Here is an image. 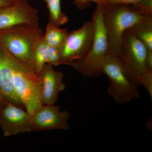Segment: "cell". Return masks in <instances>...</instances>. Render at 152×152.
I'll list each match as a JSON object with an SVG mask.
<instances>
[{
    "instance_id": "cell-1",
    "label": "cell",
    "mask_w": 152,
    "mask_h": 152,
    "mask_svg": "<svg viewBox=\"0 0 152 152\" xmlns=\"http://www.w3.org/2000/svg\"><path fill=\"white\" fill-rule=\"evenodd\" d=\"M128 76L145 87L152 97V55L141 41L129 29L123 35L119 57Z\"/></svg>"
},
{
    "instance_id": "cell-2",
    "label": "cell",
    "mask_w": 152,
    "mask_h": 152,
    "mask_svg": "<svg viewBox=\"0 0 152 152\" xmlns=\"http://www.w3.org/2000/svg\"><path fill=\"white\" fill-rule=\"evenodd\" d=\"M102 17L108 42L109 54L118 58L121 55L125 32L139 23L152 19V15L142 13L132 5L103 6Z\"/></svg>"
},
{
    "instance_id": "cell-3",
    "label": "cell",
    "mask_w": 152,
    "mask_h": 152,
    "mask_svg": "<svg viewBox=\"0 0 152 152\" xmlns=\"http://www.w3.org/2000/svg\"><path fill=\"white\" fill-rule=\"evenodd\" d=\"M43 35L39 25H22L0 32V43L16 59L34 71L35 52Z\"/></svg>"
},
{
    "instance_id": "cell-4",
    "label": "cell",
    "mask_w": 152,
    "mask_h": 152,
    "mask_svg": "<svg viewBox=\"0 0 152 152\" xmlns=\"http://www.w3.org/2000/svg\"><path fill=\"white\" fill-rule=\"evenodd\" d=\"M102 12L103 6L97 5L92 18L94 22L95 32L91 47L84 58L76 61L72 66L84 77H100L103 63L109 54L108 42L103 20Z\"/></svg>"
},
{
    "instance_id": "cell-5",
    "label": "cell",
    "mask_w": 152,
    "mask_h": 152,
    "mask_svg": "<svg viewBox=\"0 0 152 152\" xmlns=\"http://www.w3.org/2000/svg\"><path fill=\"white\" fill-rule=\"evenodd\" d=\"M102 73L108 78V93L117 103L124 104L140 97L139 86L128 76L118 57L108 55L103 63Z\"/></svg>"
},
{
    "instance_id": "cell-6",
    "label": "cell",
    "mask_w": 152,
    "mask_h": 152,
    "mask_svg": "<svg viewBox=\"0 0 152 152\" xmlns=\"http://www.w3.org/2000/svg\"><path fill=\"white\" fill-rule=\"evenodd\" d=\"M14 88L25 110L31 114L42 105V85L39 75L11 56Z\"/></svg>"
},
{
    "instance_id": "cell-7",
    "label": "cell",
    "mask_w": 152,
    "mask_h": 152,
    "mask_svg": "<svg viewBox=\"0 0 152 152\" xmlns=\"http://www.w3.org/2000/svg\"><path fill=\"white\" fill-rule=\"evenodd\" d=\"M94 32V22L92 19L78 29L68 32L59 48L60 65L72 66L76 61L84 58L91 47Z\"/></svg>"
},
{
    "instance_id": "cell-8",
    "label": "cell",
    "mask_w": 152,
    "mask_h": 152,
    "mask_svg": "<svg viewBox=\"0 0 152 152\" xmlns=\"http://www.w3.org/2000/svg\"><path fill=\"white\" fill-rule=\"evenodd\" d=\"M39 21L37 10L28 0H16L0 9V32L22 25H39Z\"/></svg>"
},
{
    "instance_id": "cell-9",
    "label": "cell",
    "mask_w": 152,
    "mask_h": 152,
    "mask_svg": "<svg viewBox=\"0 0 152 152\" xmlns=\"http://www.w3.org/2000/svg\"><path fill=\"white\" fill-rule=\"evenodd\" d=\"M0 126L6 137L30 132L31 115L22 107L6 101L0 105Z\"/></svg>"
},
{
    "instance_id": "cell-10",
    "label": "cell",
    "mask_w": 152,
    "mask_h": 152,
    "mask_svg": "<svg viewBox=\"0 0 152 152\" xmlns=\"http://www.w3.org/2000/svg\"><path fill=\"white\" fill-rule=\"evenodd\" d=\"M69 111H61L55 105H42L31 115L32 132L62 130H69Z\"/></svg>"
},
{
    "instance_id": "cell-11",
    "label": "cell",
    "mask_w": 152,
    "mask_h": 152,
    "mask_svg": "<svg viewBox=\"0 0 152 152\" xmlns=\"http://www.w3.org/2000/svg\"><path fill=\"white\" fill-rule=\"evenodd\" d=\"M42 85V105H55L60 93L64 91V74L55 70L53 66L46 64L38 74Z\"/></svg>"
},
{
    "instance_id": "cell-12",
    "label": "cell",
    "mask_w": 152,
    "mask_h": 152,
    "mask_svg": "<svg viewBox=\"0 0 152 152\" xmlns=\"http://www.w3.org/2000/svg\"><path fill=\"white\" fill-rule=\"evenodd\" d=\"M0 90L6 101L17 105L23 107L14 88L11 55L1 43Z\"/></svg>"
},
{
    "instance_id": "cell-13",
    "label": "cell",
    "mask_w": 152,
    "mask_h": 152,
    "mask_svg": "<svg viewBox=\"0 0 152 152\" xmlns=\"http://www.w3.org/2000/svg\"><path fill=\"white\" fill-rule=\"evenodd\" d=\"M59 48H52L42 40L38 44L34 54V71L38 75L46 64L59 65Z\"/></svg>"
},
{
    "instance_id": "cell-14",
    "label": "cell",
    "mask_w": 152,
    "mask_h": 152,
    "mask_svg": "<svg viewBox=\"0 0 152 152\" xmlns=\"http://www.w3.org/2000/svg\"><path fill=\"white\" fill-rule=\"evenodd\" d=\"M130 29L141 41L149 53L152 55V19L139 23Z\"/></svg>"
},
{
    "instance_id": "cell-15",
    "label": "cell",
    "mask_w": 152,
    "mask_h": 152,
    "mask_svg": "<svg viewBox=\"0 0 152 152\" xmlns=\"http://www.w3.org/2000/svg\"><path fill=\"white\" fill-rule=\"evenodd\" d=\"M68 33V29L60 28L48 23L43 40L49 46L59 48L64 43Z\"/></svg>"
},
{
    "instance_id": "cell-16",
    "label": "cell",
    "mask_w": 152,
    "mask_h": 152,
    "mask_svg": "<svg viewBox=\"0 0 152 152\" xmlns=\"http://www.w3.org/2000/svg\"><path fill=\"white\" fill-rule=\"evenodd\" d=\"M49 10L48 24L57 27L66 23L69 18L61 9V0H46Z\"/></svg>"
},
{
    "instance_id": "cell-17",
    "label": "cell",
    "mask_w": 152,
    "mask_h": 152,
    "mask_svg": "<svg viewBox=\"0 0 152 152\" xmlns=\"http://www.w3.org/2000/svg\"><path fill=\"white\" fill-rule=\"evenodd\" d=\"M132 5L142 13L152 15V0H142Z\"/></svg>"
},
{
    "instance_id": "cell-18",
    "label": "cell",
    "mask_w": 152,
    "mask_h": 152,
    "mask_svg": "<svg viewBox=\"0 0 152 152\" xmlns=\"http://www.w3.org/2000/svg\"><path fill=\"white\" fill-rule=\"evenodd\" d=\"M94 2L97 5L104 6L107 5L105 0H74V4L77 8L80 10H84Z\"/></svg>"
},
{
    "instance_id": "cell-19",
    "label": "cell",
    "mask_w": 152,
    "mask_h": 152,
    "mask_svg": "<svg viewBox=\"0 0 152 152\" xmlns=\"http://www.w3.org/2000/svg\"><path fill=\"white\" fill-rule=\"evenodd\" d=\"M105 1L107 5L121 4L131 5L138 2L142 0H105Z\"/></svg>"
},
{
    "instance_id": "cell-20",
    "label": "cell",
    "mask_w": 152,
    "mask_h": 152,
    "mask_svg": "<svg viewBox=\"0 0 152 152\" xmlns=\"http://www.w3.org/2000/svg\"><path fill=\"white\" fill-rule=\"evenodd\" d=\"M16 0H0V9L13 4Z\"/></svg>"
},
{
    "instance_id": "cell-21",
    "label": "cell",
    "mask_w": 152,
    "mask_h": 152,
    "mask_svg": "<svg viewBox=\"0 0 152 152\" xmlns=\"http://www.w3.org/2000/svg\"><path fill=\"white\" fill-rule=\"evenodd\" d=\"M6 100L4 98L1 92V90H0V105L2 104L4 102L6 101Z\"/></svg>"
},
{
    "instance_id": "cell-22",
    "label": "cell",
    "mask_w": 152,
    "mask_h": 152,
    "mask_svg": "<svg viewBox=\"0 0 152 152\" xmlns=\"http://www.w3.org/2000/svg\"><path fill=\"white\" fill-rule=\"evenodd\" d=\"M43 1H45V2L46 0H43Z\"/></svg>"
}]
</instances>
